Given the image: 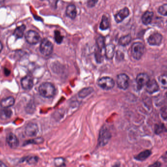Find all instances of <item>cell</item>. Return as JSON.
Instances as JSON below:
<instances>
[{
  "label": "cell",
  "mask_w": 167,
  "mask_h": 167,
  "mask_svg": "<svg viewBox=\"0 0 167 167\" xmlns=\"http://www.w3.org/2000/svg\"><path fill=\"white\" fill-rule=\"evenodd\" d=\"M39 92L42 97L51 98L54 96L56 93V88L51 83H44L39 87Z\"/></svg>",
  "instance_id": "1"
},
{
  "label": "cell",
  "mask_w": 167,
  "mask_h": 167,
  "mask_svg": "<svg viewBox=\"0 0 167 167\" xmlns=\"http://www.w3.org/2000/svg\"><path fill=\"white\" fill-rule=\"evenodd\" d=\"M144 52V46L140 42H136L132 45L131 54L132 56L136 60H139L143 56Z\"/></svg>",
  "instance_id": "2"
},
{
  "label": "cell",
  "mask_w": 167,
  "mask_h": 167,
  "mask_svg": "<svg viewBox=\"0 0 167 167\" xmlns=\"http://www.w3.org/2000/svg\"><path fill=\"white\" fill-rule=\"evenodd\" d=\"M111 137V134L109 130L106 127H104L102 128L100 131L99 135L98 144L100 147H103L106 145L110 138Z\"/></svg>",
  "instance_id": "3"
},
{
  "label": "cell",
  "mask_w": 167,
  "mask_h": 167,
  "mask_svg": "<svg viewBox=\"0 0 167 167\" xmlns=\"http://www.w3.org/2000/svg\"><path fill=\"white\" fill-rule=\"evenodd\" d=\"M53 49V45L48 39L45 38L42 41L40 46V51L42 55L49 56L52 53Z\"/></svg>",
  "instance_id": "4"
},
{
  "label": "cell",
  "mask_w": 167,
  "mask_h": 167,
  "mask_svg": "<svg viewBox=\"0 0 167 167\" xmlns=\"http://www.w3.org/2000/svg\"><path fill=\"white\" fill-rule=\"evenodd\" d=\"M98 85L103 89L108 90L111 89L114 87L115 81L110 77H103L99 79Z\"/></svg>",
  "instance_id": "5"
},
{
  "label": "cell",
  "mask_w": 167,
  "mask_h": 167,
  "mask_svg": "<svg viewBox=\"0 0 167 167\" xmlns=\"http://www.w3.org/2000/svg\"><path fill=\"white\" fill-rule=\"evenodd\" d=\"M25 38L28 43L34 45L39 42L40 36L36 31L30 30H29L25 34Z\"/></svg>",
  "instance_id": "6"
},
{
  "label": "cell",
  "mask_w": 167,
  "mask_h": 167,
  "mask_svg": "<svg viewBox=\"0 0 167 167\" xmlns=\"http://www.w3.org/2000/svg\"><path fill=\"white\" fill-rule=\"evenodd\" d=\"M129 78L124 74H121L117 77V84L119 88L121 89L126 90L129 86Z\"/></svg>",
  "instance_id": "7"
},
{
  "label": "cell",
  "mask_w": 167,
  "mask_h": 167,
  "mask_svg": "<svg viewBox=\"0 0 167 167\" xmlns=\"http://www.w3.org/2000/svg\"><path fill=\"white\" fill-rule=\"evenodd\" d=\"M150 79L149 75L147 74L140 73L138 74L136 78V83L138 89L141 90L142 89L144 86H145Z\"/></svg>",
  "instance_id": "8"
},
{
  "label": "cell",
  "mask_w": 167,
  "mask_h": 167,
  "mask_svg": "<svg viewBox=\"0 0 167 167\" xmlns=\"http://www.w3.org/2000/svg\"><path fill=\"white\" fill-rule=\"evenodd\" d=\"M38 131V127L37 124L33 123L28 124L25 129V133L29 137L36 136Z\"/></svg>",
  "instance_id": "9"
},
{
  "label": "cell",
  "mask_w": 167,
  "mask_h": 167,
  "mask_svg": "<svg viewBox=\"0 0 167 167\" xmlns=\"http://www.w3.org/2000/svg\"><path fill=\"white\" fill-rule=\"evenodd\" d=\"M162 35L159 33L152 34L147 39V42L151 46H159L162 40Z\"/></svg>",
  "instance_id": "10"
},
{
  "label": "cell",
  "mask_w": 167,
  "mask_h": 167,
  "mask_svg": "<svg viewBox=\"0 0 167 167\" xmlns=\"http://www.w3.org/2000/svg\"><path fill=\"white\" fill-rule=\"evenodd\" d=\"M21 86L23 89L27 90H31L34 86V80L30 75H27L23 78L21 81Z\"/></svg>",
  "instance_id": "11"
},
{
  "label": "cell",
  "mask_w": 167,
  "mask_h": 167,
  "mask_svg": "<svg viewBox=\"0 0 167 167\" xmlns=\"http://www.w3.org/2000/svg\"><path fill=\"white\" fill-rule=\"evenodd\" d=\"M129 15V8L124 7L121 9L115 15L114 18L116 22L118 23L122 22L124 19L128 17Z\"/></svg>",
  "instance_id": "12"
},
{
  "label": "cell",
  "mask_w": 167,
  "mask_h": 167,
  "mask_svg": "<svg viewBox=\"0 0 167 167\" xmlns=\"http://www.w3.org/2000/svg\"><path fill=\"white\" fill-rule=\"evenodd\" d=\"M146 85V91L150 94H153L159 91V85L155 79L152 80L150 79Z\"/></svg>",
  "instance_id": "13"
},
{
  "label": "cell",
  "mask_w": 167,
  "mask_h": 167,
  "mask_svg": "<svg viewBox=\"0 0 167 167\" xmlns=\"http://www.w3.org/2000/svg\"><path fill=\"white\" fill-rule=\"evenodd\" d=\"M7 142L10 147L16 148L19 145L17 137L12 133H9L7 136Z\"/></svg>",
  "instance_id": "14"
},
{
  "label": "cell",
  "mask_w": 167,
  "mask_h": 167,
  "mask_svg": "<svg viewBox=\"0 0 167 167\" xmlns=\"http://www.w3.org/2000/svg\"><path fill=\"white\" fill-rule=\"evenodd\" d=\"M114 53L115 46L113 44H109L105 47V56L107 59H111L114 56Z\"/></svg>",
  "instance_id": "15"
},
{
  "label": "cell",
  "mask_w": 167,
  "mask_h": 167,
  "mask_svg": "<svg viewBox=\"0 0 167 167\" xmlns=\"http://www.w3.org/2000/svg\"><path fill=\"white\" fill-rule=\"evenodd\" d=\"M66 13L68 17L72 19H74L77 14L75 6L74 5H70L68 6L66 9Z\"/></svg>",
  "instance_id": "16"
},
{
  "label": "cell",
  "mask_w": 167,
  "mask_h": 167,
  "mask_svg": "<svg viewBox=\"0 0 167 167\" xmlns=\"http://www.w3.org/2000/svg\"><path fill=\"white\" fill-rule=\"evenodd\" d=\"M15 99L12 97H9L5 99H2L1 102V105L2 108H9L14 105Z\"/></svg>",
  "instance_id": "17"
},
{
  "label": "cell",
  "mask_w": 167,
  "mask_h": 167,
  "mask_svg": "<svg viewBox=\"0 0 167 167\" xmlns=\"http://www.w3.org/2000/svg\"><path fill=\"white\" fill-rule=\"evenodd\" d=\"M153 16V13L152 12L149 11L146 12L145 13L143 14V16L142 18L143 23L146 25L150 24L152 21Z\"/></svg>",
  "instance_id": "18"
},
{
  "label": "cell",
  "mask_w": 167,
  "mask_h": 167,
  "mask_svg": "<svg viewBox=\"0 0 167 167\" xmlns=\"http://www.w3.org/2000/svg\"><path fill=\"white\" fill-rule=\"evenodd\" d=\"M12 114L11 110L8 108H3L0 109V118L2 120H7L10 118Z\"/></svg>",
  "instance_id": "19"
},
{
  "label": "cell",
  "mask_w": 167,
  "mask_h": 167,
  "mask_svg": "<svg viewBox=\"0 0 167 167\" xmlns=\"http://www.w3.org/2000/svg\"><path fill=\"white\" fill-rule=\"evenodd\" d=\"M26 29V26L22 25V26L17 28L14 30L13 35L16 37V38H20L23 36L25 30Z\"/></svg>",
  "instance_id": "20"
},
{
  "label": "cell",
  "mask_w": 167,
  "mask_h": 167,
  "mask_svg": "<svg viewBox=\"0 0 167 167\" xmlns=\"http://www.w3.org/2000/svg\"><path fill=\"white\" fill-rule=\"evenodd\" d=\"M151 151L149 150H146V151H144L143 152H141L139 154L137 155L136 157H135V159L138 161H142L144 160H145L147 159L150 156H151Z\"/></svg>",
  "instance_id": "21"
},
{
  "label": "cell",
  "mask_w": 167,
  "mask_h": 167,
  "mask_svg": "<svg viewBox=\"0 0 167 167\" xmlns=\"http://www.w3.org/2000/svg\"><path fill=\"white\" fill-rule=\"evenodd\" d=\"M131 39H132V38H131V35L129 34V35L121 37L119 41V43L120 45L125 46L131 42Z\"/></svg>",
  "instance_id": "22"
},
{
  "label": "cell",
  "mask_w": 167,
  "mask_h": 167,
  "mask_svg": "<svg viewBox=\"0 0 167 167\" xmlns=\"http://www.w3.org/2000/svg\"><path fill=\"white\" fill-rule=\"evenodd\" d=\"M93 88L91 87H88V88H84V89L81 90L79 93V96L81 98H84L89 95L90 94L93 92Z\"/></svg>",
  "instance_id": "23"
},
{
  "label": "cell",
  "mask_w": 167,
  "mask_h": 167,
  "mask_svg": "<svg viewBox=\"0 0 167 167\" xmlns=\"http://www.w3.org/2000/svg\"><path fill=\"white\" fill-rule=\"evenodd\" d=\"M109 27V23L108 19L105 15H103L101 23L100 24V29L102 30H106V29H108Z\"/></svg>",
  "instance_id": "24"
},
{
  "label": "cell",
  "mask_w": 167,
  "mask_h": 167,
  "mask_svg": "<svg viewBox=\"0 0 167 167\" xmlns=\"http://www.w3.org/2000/svg\"><path fill=\"white\" fill-rule=\"evenodd\" d=\"M164 131H166V129L164 124H156L155 126V133L156 134H160Z\"/></svg>",
  "instance_id": "25"
},
{
  "label": "cell",
  "mask_w": 167,
  "mask_h": 167,
  "mask_svg": "<svg viewBox=\"0 0 167 167\" xmlns=\"http://www.w3.org/2000/svg\"><path fill=\"white\" fill-rule=\"evenodd\" d=\"M159 81L162 87L164 89L167 88V77L166 75H162L159 78Z\"/></svg>",
  "instance_id": "26"
},
{
  "label": "cell",
  "mask_w": 167,
  "mask_h": 167,
  "mask_svg": "<svg viewBox=\"0 0 167 167\" xmlns=\"http://www.w3.org/2000/svg\"><path fill=\"white\" fill-rule=\"evenodd\" d=\"M55 39L57 44H61L63 39V37L61 35V33L58 30L55 31Z\"/></svg>",
  "instance_id": "27"
},
{
  "label": "cell",
  "mask_w": 167,
  "mask_h": 167,
  "mask_svg": "<svg viewBox=\"0 0 167 167\" xmlns=\"http://www.w3.org/2000/svg\"><path fill=\"white\" fill-rule=\"evenodd\" d=\"M167 5L166 4L160 6L158 8V11L160 14L163 15V16H167Z\"/></svg>",
  "instance_id": "28"
},
{
  "label": "cell",
  "mask_w": 167,
  "mask_h": 167,
  "mask_svg": "<svg viewBox=\"0 0 167 167\" xmlns=\"http://www.w3.org/2000/svg\"><path fill=\"white\" fill-rule=\"evenodd\" d=\"M26 161L28 164H29L30 165H33V164H36L37 162V161H38V158L36 156H32L28 158Z\"/></svg>",
  "instance_id": "29"
},
{
  "label": "cell",
  "mask_w": 167,
  "mask_h": 167,
  "mask_svg": "<svg viewBox=\"0 0 167 167\" xmlns=\"http://www.w3.org/2000/svg\"><path fill=\"white\" fill-rule=\"evenodd\" d=\"M55 165L56 166H65V161L64 159L62 158H57L55 159Z\"/></svg>",
  "instance_id": "30"
},
{
  "label": "cell",
  "mask_w": 167,
  "mask_h": 167,
  "mask_svg": "<svg viewBox=\"0 0 167 167\" xmlns=\"http://www.w3.org/2000/svg\"><path fill=\"white\" fill-rule=\"evenodd\" d=\"M44 141V139L43 138L39 137V138H36L34 139L31 140L29 141L28 143H29V144H31L32 143H34V144H39L41 143H42Z\"/></svg>",
  "instance_id": "31"
},
{
  "label": "cell",
  "mask_w": 167,
  "mask_h": 167,
  "mask_svg": "<svg viewBox=\"0 0 167 167\" xmlns=\"http://www.w3.org/2000/svg\"><path fill=\"white\" fill-rule=\"evenodd\" d=\"M98 0H88L87 1V6L90 8L94 7L96 5Z\"/></svg>",
  "instance_id": "32"
},
{
  "label": "cell",
  "mask_w": 167,
  "mask_h": 167,
  "mask_svg": "<svg viewBox=\"0 0 167 167\" xmlns=\"http://www.w3.org/2000/svg\"><path fill=\"white\" fill-rule=\"evenodd\" d=\"M161 114L162 117L164 119L166 120L167 119V108L166 107H164L162 109L161 111Z\"/></svg>",
  "instance_id": "33"
},
{
  "label": "cell",
  "mask_w": 167,
  "mask_h": 167,
  "mask_svg": "<svg viewBox=\"0 0 167 167\" xmlns=\"http://www.w3.org/2000/svg\"><path fill=\"white\" fill-rule=\"evenodd\" d=\"M160 166H161V164L159 162H156V163H154L153 165H151V166H152V167H159Z\"/></svg>",
  "instance_id": "34"
},
{
  "label": "cell",
  "mask_w": 167,
  "mask_h": 167,
  "mask_svg": "<svg viewBox=\"0 0 167 167\" xmlns=\"http://www.w3.org/2000/svg\"><path fill=\"white\" fill-rule=\"evenodd\" d=\"M2 48H3V46H2V44L1 42H0V52H1Z\"/></svg>",
  "instance_id": "35"
},
{
  "label": "cell",
  "mask_w": 167,
  "mask_h": 167,
  "mask_svg": "<svg viewBox=\"0 0 167 167\" xmlns=\"http://www.w3.org/2000/svg\"><path fill=\"white\" fill-rule=\"evenodd\" d=\"M2 1V0H0V2H1Z\"/></svg>",
  "instance_id": "36"
}]
</instances>
